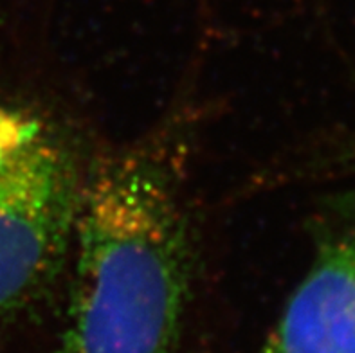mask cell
Here are the masks:
<instances>
[{"label": "cell", "mask_w": 355, "mask_h": 353, "mask_svg": "<svg viewBox=\"0 0 355 353\" xmlns=\"http://www.w3.org/2000/svg\"><path fill=\"white\" fill-rule=\"evenodd\" d=\"M67 313L54 353H177L189 301V234L164 155L130 148L85 173Z\"/></svg>", "instance_id": "obj_1"}, {"label": "cell", "mask_w": 355, "mask_h": 353, "mask_svg": "<svg viewBox=\"0 0 355 353\" xmlns=\"http://www.w3.org/2000/svg\"><path fill=\"white\" fill-rule=\"evenodd\" d=\"M83 179L56 130L0 105V318L40 300L65 267Z\"/></svg>", "instance_id": "obj_2"}, {"label": "cell", "mask_w": 355, "mask_h": 353, "mask_svg": "<svg viewBox=\"0 0 355 353\" xmlns=\"http://www.w3.org/2000/svg\"><path fill=\"white\" fill-rule=\"evenodd\" d=\"M309 270L258 353H355V198L318 225Z\"/></svg>", "instance_id": "obj_3"}, {"label": "cell", "mask_w": 355, "mask_h": 353, "mask_svg": "<svg viewBox=\"0 0 355 353\" xmlns=\"http://www.w3.org/2000/svg\"><path fill=\"white\" fill-rule=\"evenodd\" d=\"M330 166H336V168H343L347 171H355V139L348 141V144L341 148L336 155Z\"/></svg>", "instance_id": "obj_4"}]
</instances>
